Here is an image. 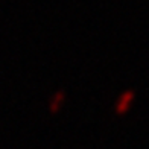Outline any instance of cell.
I'll use <instances>...</instances> for the list:
<instances>
[{"instance_id": "cell-2", "label": "cell", "mask_w": 149, "mask_h": 149, "mask_svg": "<svg viewBox=\"0 0 149 149\" xmlns=\"http://www.w3.org/2000/svg\"><path fill=\"white\" fill-rule=\"evenodd\" d=\"M64 97H65V91H64V90H58V91L50 97V104H49L50 110H56L58 107H61V104L64 102Z\"/></svg>"}, {"instance_id": "cell-1", "label": "cell", "mask_w": 149, "mask_h": 149, "mask_svg": "<svg viewBox=\"0 0 149 149\" xmlns=\"http://www.w3.org/2000/svg\"><path fill=\"white\" fill-rule=\"evenodd\" d=\"M134 96H135V91L134 90H125L123 93L119 96L117 102H116V111L117 113H125L128 108H130L131 102L134 100Z\"/></svg>"}]
</instances>
